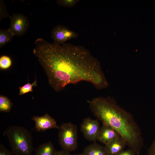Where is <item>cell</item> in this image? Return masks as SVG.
<instances>
[{
    "label": "cell",
    "instance_id": "2e32d148",
    "mask_svg": "<svg viewBox=\"0 0 155 155\" xmlns=\"http://www.w3.org/2000/svg\"><path fill=\"white\" fill-rule=\"evenodd\" d=\"M11 61L8 56L5 55L1 56L0 58V68L5 69L9 68L11 65Z\"/></svg>",
    "mask_w": 155,
    "mask_h": 155
},
{
    "label": "cell",
    "instance_id": "277c9868",
    "mask_svg": "<svg viewBox=\"0 0 155 155\" xmlns=\"http://www.w3.org/2000/svg\"><path fill=\"white\" fill-rule=\"evenodd\" d=\"M59 129V142L63 150L69 152L75 150L77 146L76 126L70 122L64 123L60 127Z\"/></svg>",
    "mask_w": 155,
    "mask_h": 155
},
{
    "label": "cell",
    "instance_id": "9a60e30c",
    "mask_svg": "<svg viewBox=\"0 0 155 155\" xmlns=\"http://www.w3.org/2000/svg\"><path fill=\"white\" fill-rule=\"evenodd\" d=\"M37 86L36 80H35L32 84L28 82L23 86L19 87V95H21L29 92H33V87Z\"/></svg>",
    "mask_w": 155,
    "mask_h": 155
},
{
    "label": "cell",
    "instance_id": "7c38bea8",
    "mask_svg": "<svg viewBox=\"0 0 155 155\" xmlns=\"http://www.w3.org/2000/svg\"><path fill=\"white\" fill-rule=\"evenodd\" d=\"M57 151L50 141L40 145L35 150V155H55Z\"/></svg>",
    "mask_w": 155,
    "mask_h": 155
},
{
    "label": "cell",
    "instance_id": "52a82bcc",
    "mask_svg": "<svg viewBox=\"0 0 155 155\" xmlns=\"http://www.w3.org/2000/svg\"><path fill=\"white\" fill-rule=\"evenodd\" d=\"M78 36L77 33L61 25L56 26L51 31V38L54 42L60 44H64L67 41L76 38Z\"/></svg>",
    "mask_w": 155,
    "mask_h": 155
},
{
    "label": "cell",
    "instance_id": "ffe728a7",
    "mask_svg": "<svg viewBox=\"0 0 155 155\" xmlns=\"http://www.w3.org/2000/svg\"><path fill=\"white\" fill-rule=\"evenodd\" d=\"M148 155H155V137L148 149Z\"/></svg>",
    "mask_w": 155,
    "mask_h": 155
},
{
    "label": "cell",
    "instance_id": "9c48e42d",
    "mask_svg": "<svg viewBox=\"0 0 155 155\" xmlns=\"http://www.w3.org/2000/svg\"><path fill=\"white\" fill-rule=\"evenodd\" d=\"M119 135L113 128L106 124H103L100 128L97 140L105 145Z\"/></svg>",
    "mask_w": 155,
    "mask_h": 155
},
{
    "label": "cell",
    "instance_id": "8992f818",
    "mask_svg": "<svg viewBox=\"0 0 155 155\" xmlns=\"http://www.w3.org/2000/svg\"><path fill=\"white\" fill-rule=\"evenodd\" d=\"M100 128L98 120L88 117L84 119L81 124V129L87 140L95 142L97 140Z\"/></svg>",
    "mask_w": 155,
    "mask_h": 155
},
{
    "label": "cell",
    "instance_id": "7a4b0ae2",
    "mask_svg": "<svg viewBox=\"0 0 155 155\" xmlns=\"http://www.w3.org/2000/svg\"><path fill=\"white\" fill-rule=\"evenodd\" d=\"M92 112L103 123L113 128L127 145L139 154L143 144L140 129L132 115L112 98L98 96L89 102Z\"/></svg>",
    "mask_w": 155,
    "mask_h": 155
},
{
    "label": "cell",
    "instance_id": "6da1fadb",
    "mask_svg": "<svg viewBox=\"0 0 155 155\" xmlns=\"http://www.w3.org/2000/svg\"><path fill=\"white\" fill-rule=\"evenodd\" d=\"M33 53L44 69L49 84L56 92L82 81L92 84L98 90L109 86L99 62L84 47L42 39Z\"/></svg>",
    "mask_w": 155,
    "mask_h": 155
},
{
    "label": "cell",
    "instance_id": "5b68a950",
    "mask_svg": "<svg viewBox=\"0 0 155 155\" xmlns=\"http://www.w3.org/2000/svg\"><path fill=\"white\" fill-rule=\"evenodd\" d=\"M9 28L8 30L14 36H20L25 34L29 26L26 17L21 13H14L11 16Z\"/></svg>",
    "mask_w": 155,
    "mask_h": 155
},
{
    "label": "cell",
    "instance_id": "44dd1931",
    "mask_svg": "<svg viewBox=\"0 0 155 155\" xmlns=\"http://www.w3.org/2000/svg\"><path fill=\"white\" fill-rule=\"evenodd\" d=\"M136 153L132 150L129 149L123 150L117 155H136Z\"/></svg>",
    "mask_w": 155,
    "mask_h": 155
},
{
    "label": "cell",
    "instance_id": "603a6c76",
    "mask_svg": "<svg viewBox=\"0 0 155 155\" xmlns=\"http://www.w3.org/2000/svg\"><path fill=\"white\" fill-rule=\"evenodd\" d=\"M73 155H84L83 153L82 154H75Z\"/></svg>",
    "mask_w": 155,
    "mask_h": 155
},
{
    "label": "cell",
    "instance_id": "e0dca14e",
    "mask_svg": "<svg viewBox=\"0 0 155 155\" xmlns=\"http://www.w3.org/2000/svg\"><path fill=\"white\" fill-rule=\"evenodd\" d=\"M6 6L3 0L0 1V21L3 18L8 17L10 18Z\"/></svg>",
    "mask_w": 155,
    "mask_h": 155
},
{
    "label": "cell",
    "instance_id": "30bf717a",
    "mask_svg": "<svg viewBox=\"0 0 155 155\" xmlns=\"http://www.w3.org/2000/svg\"><path fill=\"white\" fill-rule=\"evenodd\" d=\"M126 145L125 140L119 135L104 147L108 155H117L124 150Z\"/></svg>",
    "mask_w": 155,
    "mask_h": 155
},
{
    "label": "cell",
    "instance_id": "3957f363",
    "mask_svg": "<svg viewBox=\"0 0 155 155\" xmlns=\"http://www.w3.org/2000/svg\"><path fill=\"white\" fill-rule=\"evenodd\" d=\"M4 135L7 137L14 155H31L33 149V139L31 133L25 128L12 126L5 131Z\"/></svg>",
    "mask_w": 155,
    "mask_h": 155
},
{
    "label": "cell",
    "instance_id": "8fae6325",
    "mask_svg": "<svg viewBox=\"0 0 155 155\" xmlns=\"http://www.w3.org/2000/svg\"><path fill=\"white\" fill-rule=\"evenodd\" d=\"M83 153L84 155H108L104 147L95 143L86 147Z\"/></svg>",
    "mask_w": 155,
    "mask_h": 155
},
{
    "label": "cell",
    "instance_id": "5bb4252c",
    "mask_svg": "<svg viewBox=\"0 0 155 155\" xmlns=\"http://www.w3.org/2000/svg\"><path fill=\"white\" fill-rule=\"evenodd\" d=\"M13 103L10 99L3 95L0 96V112L9 113L11 109Z\"/></svg>",
    "mask_w": 155,
    "mask_h": 155
},
{
    "label": "cell",
    "instance_id": "d6986e66",
    "mask_svg": "<svg viewBox=\"0 0 155 155\" xmlns=\"http://www.w3.org/2000/svg\"><path fill=\"white\" fill-rule=\"evenodd\" d=\"M12 152L10 151L2 145H0V155H12Z\"/></svg>",
    "mask_w": 155,
    "mask_h": 155
},
{
    "label": "cell",
    "instance_id": "4fadbf2b",
    "mask_svg": "<svg viewBox=\"0 0 155 155\" xmlns=\"http://www.w3.org/2000/svg\"><path fill=\"white\" fill-rule=\"evenodd\" d=\"M14 36L8 29H0V48L10 42Z\"/></svg>",
    "mask_w": 155,
    "mask_h": 155
},
{
    "label": "cell",
    "instance_id": "ba28073f",
    "mask_svg": "<svg viewBox=\"0 0 155 155\" xmlns=\"http://www.w3.org/2000/svg\"><path fill=\"white\" fill-rule=\"evenodd\" d=\"M32 119L34 122L35 128L38 131H44L53 128L60 129L55 119L48 113L40 116H33Z\"/></svg>",
    "mask_w": 155,
    "mask_h": 155
},
{
    "label": "cell",
    "instance_id": "ac0fdd59",
    "mask_svg": "<svg viewBox=\"0 0 155 155\" xmlns=\"http://www.w3.org/2000/svg\"><path fill=\"white\" fill-rule=\"evenodd\" d=\"M78 0H58L56 1L59 5L64 7H72L79 1Z\"/></svg>",
    "mask_w": 155,
    "mask_h": 155
},
{
    "label": "cell",
    "instance_id": "7402d4cb",
    "mask_svg": "<svg viewBox=\"0 0 155 155\" xmlns=\"http://www.w3.org/2000/svg\"><path fill=\"white\" fill-rule=\"evenodd\" d=\"M55 155H71L69 152L64 150L57 151Z\"/></svg>",
    "mask_w": 155,
    "mask_h": 155
}]
</instances>
